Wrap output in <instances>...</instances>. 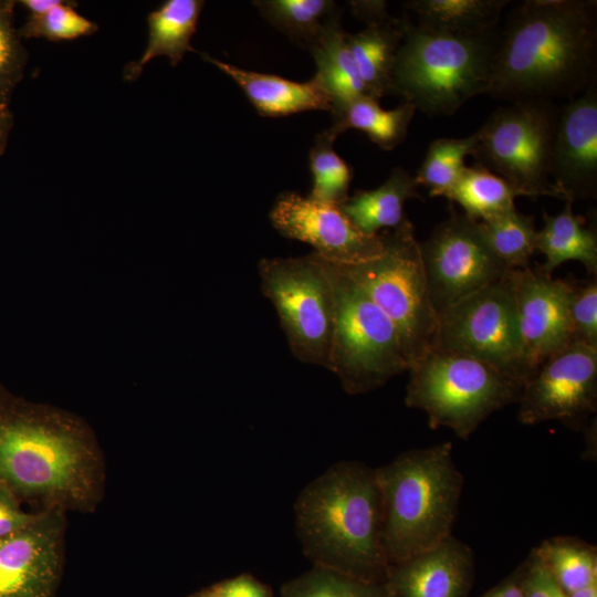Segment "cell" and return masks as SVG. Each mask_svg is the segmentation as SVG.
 Here are the masks:
<instances>
[{"label": "cell", "mask_w": 597, "mask_h": 597, "mask_svg": "<svg viewBox=\"0 0 597 597\" xmlns=\"http://www.w3.org/2000/svg\"><path fill=\"white\" fill-rule=\"evenodd\" d=\"M105 482L103 452L78 416L0 387V485L41 510L93 512Z\"/></svg>", "instance_id": "6da1fadb"}, {"label": "cell", "mask_w": 597, "mask_h": 597, "mask_svg": "<svg viewBox=\"0 0 597 597\" xmlns=\"http://www.w3.org/2000/svg\"><path fill=\"white\" fill-rule=\"evenodd\" d=\"M597 1L525 0L499 31L488 94L572 100L597 84Z\"/></svg>", "instance_id": "7a4b0ae2"}, {"label": "cell", "mask_w": 597, "mask_h": 597, "mask_svg": "<svg viewBox=\"0 0 597 597\" xmlns=\"http://www.w3.org/2000/svg\"><path fill=\"white\" fill-rule=\"evenodd\" d=\"M294 513L302 549L315 567L369 583L386 578L375 468L356 461L333 464L300 492Z\"/></svg>", "instance_id": "3957f363"}, {"label": "cell", "mask_w": 597, "mask_h": 597, "mask_svg": "<svg viewBox=\"0 0 597 597\" xmlns=\"http://www.w3.org/2000/svg\"><path fill=\"white\" fill-rule=\"evenodd\" d=\"M375 469L388 565L429 551L452 535L464 479L451 442L404 451Z\"/></svg>", "instance_id": "277c9868"}, {"label": "cell", "mask_w": 597, "mask_h": 597, "mask_svg": "<svg viewBox=\"0 0 597 597\" xmlns=\"http://www.w3.org/2000/svg\"><path fill=\"white\" fill-rule=\"evenodd\" d=\"M498 40L499 31L453 36L407 19L389 93L430 116L452 115L470 98L488 94Z\"/></svg>", "instance_id": "5b68a950"}, {"label": "cell", "mask_w": 597, "mask_h": 597, "mask_svg": "<svg viewBox=\"0 0 597 597\" xmlns=\"http://www.w3.org/2000/svg\"><path fill=\"white\" fill-rule=\"evenodd\" d=\"M406 406L426 412L431 429L468 440L493 412L519 402L523 385L462 353L432 349L409 368Z\"/></svg>", "instance_id": "8992f818"}, {"label": "cell", "mask_w": 597, "mask_h": 597, "mask_svg": "<svg viewBox=\"0 0 597 597\" xmlns=\"http://www.w3.org/2000/svg\"><path fill=\"white\" fill-rule=\"evenodd\" d=\"M322 261L334 295L327 369L338 377L347 394L370 392L408 370L397 331L341 265Z\"/></svg>", "instance_id": "52a82bcc"}, {"label": "cell", "mask_w": 597, "mask_h": 597, "mask_svg": "<svg viewBox=\"0 0 597 597\" xmlns=\"http://www.w3.org/2000/svg\"><path fill=\"white\" fill-rule=\"evenodd\" d=\"M383 253L342 266L394 324L409 368L433 349L439 315L432 304L420 245L406 218L381 234Z\"/></svg>", "instance_id": "ba28073f"}, {"label": "cell", "mask_w": 597, "mask_h": 597, "mask_svg": "<svg viewBox=\"0 0 597 597\" xmlns=\"http://www.w3.org/2000/svg\"><path fill=\"white\" fill-rule=\"evenodd\" d=\"M558 108L547 101L499 107L476 130V164L503 178L517 196L562 199L551 178Z\"/></svg>", "instance_id": "9c48e42d"}, {"label": "cell", "mask_w": 597, "mask_h": 597, "mask_svg": "<svg viewBox=\"0 0 597 597\" xmlns=\"http://www.w3.org/2000/svg\"><path fill=\"white\" fill-rule=\"evenodd\" d=\"M258 271L262 293L273 304L296 359L327 369L334 324V295L322 259L264 258Z\"/></svg>", "instance_id": "30bf717a"}, {"label": "cell", "mask_w": 597, "mask_h": 597, "mask_svg": "<svg viewBox=\"0 0 597 597\" xmlns=\"http://www.w3.org/2000/svg\"><path fill=\"white\" fill-rule=\"evenodd\" d=\"M433 349L475 357L524 386L532 374L524 358L507 273L439 314Z\"/></svg>", "instance_id": "8fae6325"}, {"label": "cell", "mask_w": 597, "mask_h": 597, "mask_svg": "<svg viewBox=\"0 0 597 597\" xmlns=\"http://www.w3.org/2000/svg\"><path fill=\"white\" fill-rule=\"evenodd\" d=\"M419 245L438 315L509 272L489 249L479 222L454 210Z\"/></svg>", "instance_id": "7c38bea8"}, {"label": "cell", "mask_w": 597, "mask_h": 597, "mask_svg": "<svg viewBox=\"0 0 597 597\" xmlns=\"http://www.w3.org/2000/svg\"><path fill=\"white\" fill-rule=\"evenodd\" d=\"M519 421L577 426L597 409V348L573 342L548 357L524 384Z\"/></svg>", "instance_id": "4fadbf2b"}, {"label": "cell", "mask_w": 597, "mask_h": 597, "mask_svg": "<svg viewBox=\"0 0 597 597\" xmlns=\"http://www.w3.org/2000/svg\"><path fill=\"white\" fill-rule=\"evenodd\" d=\"M270 220L283 237L314 248L322 259L342 266L378 258L384 251L381 234L362 232L339 206L286 191L275 200Z\"/></svg>", "instance_id": "5bb4252c"}, {"label": "cell", "mask_w": 597, "mask_h": 597, "mask_svg": "<svg viewBox=\"0 0 597 597\" xmlns=\"http://www.w3.org/2000/svg\"><path fill=\"white\" fill-rule=\"evenodd\" d=\"M65 512L38 511L0 538V597H55L63 568Z\"/></svg>", "instance_id": "9a60e30c"}, {"label": "cell", "mask_w": 597, "mask_h": 597, "mask_svg": "<svg viewBox=\"0 0 597 597\" xmlns=\"http://www.w3.org/2000/svg\"><path fill=\"white\" fill-rule=\"evenodd\" d=\"M525 363L532 374L552 355L573 343L568 315L569 281L553 279L541 269L511 270Z\"/></svg>", "instance_id": "2e32d148"}, {"label": "cell", "mask_w": 597, "mask_h": 597, "mask_svg": "<svg viewBox=\"0 0 597 597\" xmlns=\"http://www.w3.org/2000/svg\"><path fill=\"white\" fill-rule=\"evenodd\" d=\"M551 178L565 201L596 197L597 84L558 108Z\"/></svg>", "instance_id": "e0dca14e"}, {"label": "cell", "mask_w": 597, "mask_h": 597, "mask_svg": "<svg viewBox=\"0 0 597 597\" xmlns=\"http://www.w3.org/2000/svg\"><path fill=\"white\" fill-rule=\"evenodd\" d=\"M473 556L468 544L451 535L429 551L389 564L386 597H465Z\"/></svg>", "instance_id": "ac0fdd59"}, {"label": "cell", "mask_w": 597, "mask_h": 597, "mask_svg": "<svg viewBox=\"0 0 597 597\" xmlns=\"http://www.w3.org/2000/svg\"><path fill=\"white\" fill-rule=\"evenodd\" d=\"M201 56L231 77L262 116L332 111L331 97L315 76L308 82H294L273 74L243 70L206 53H201Z\"/></svg>", "instance_id": "d6986e66"}, {"label": "cell", "mask_w": 597, "mask_h": 597, "mask_svg": "<svg viewBox=\"0 0 597 597\" xmlns=\"http://www.w3.org/2000/svg\"><path fill=\"white\" fill-rule=\"evenodd\" d=\"M205 1L167 0L147 17L148 40L137 61L124 70V78L134 81L144 66L157 56H166L177 66L187 52H193L191 38L196 32Z\"/></svg>", "instance_id": "ffe728a7"}, {"label": "cell", "mask_w": 597, "mask_h": 597, "mask_svg": "<svg viewBox=\"0 0 597 597\" xmlns=\"http://www.w3.org/2000/svg\"><path fill=\"white\" fill-rule=\"evenodd\" d=\"M510 0H411L405 7L415 14L416 25L439 34L479 36L499 31Z\"/></svg>", "instance_id": "44dd1931"}, {"label": "cell", "mask_w": 597, "mask_h": 597, "mask_svg": "<svg viewBox=\"0 0 597 597\" xmlns=\"http://www.w3.org/2000/svg\"><path fill=\"white\" fill-rule=\"evenodd\" d=\"M407 19L389 17L366 24L357 33H346V41L367 93L379 98L390 90L397 52Z\"/></svg>", "instance_id": "7402d4cb"}, {"label": "cell", "mask_w": 597, "mask_h": 597, "mask_svg": "<svg viewBox=\"0 0 597 597\" xmlns=\"http://www.w3.org/2000/svg\"><path fill=\"white\" fill-rule=\"evenodd\" d=\"M573 201L566 200L557 214L543 213V228L536 234V250L545 261L540 268L551 274L568 261H578L589 274L597 273V237L583 216L573 211Z\"/></svg>", "instance_id": "603a6c76"}, {"label": "cell", "mask_w": 597, "mask_h": 597, "mask_svg": "<svg viewBox=\"0 0 597 597\" xmlns=\"http://www.w3.org/2000/svg\"><path fill=\"white\" fill-rule=\"evenodd\" d=\"M415 176L395 168L378 188L357 191L339 207L362 232L377 235L384 229H395L405 219L407 200L420 198Z\"/></svg>", "instance_id": "cb8c5ba5"}, {"label": "cell", "mask_w": 597, "mask_h": 597, "mask_svg": "<svg viewBox=\"0 0 597 597\" xmlns=\"http://www.w3.org/2000/svg\"><path fill=\"white\" fill-rule=\"evenodd\" d=\"M316 64L315 77L332 101V113L352 101L370 96L360 80L339 20L334 21L308 49Z\"/></svg>", "instance_id": "d4e9b609"}, {"label": "cell", "mask_w": 597, "mask_h": 597, "mask_svg": "<svg viewBox=\"0 0 597 597\" xmlns=\"http://www.w3.org/2000/svg\"><path fill=\"white\" fill-rule=\"evenodd\" d=\"M377 101L362 96L333 112V125L328 129L336 136L347 129H357L380 148L394 149L406 138L416 108L404 102L394 109H384Z\"/></svg>", "instance_id": "484cf974"}, {"label": "cell", "mask_w": 597, "mask_h": 597, "mask_svg": "<svg viewBox=\"0 0 597 597\" xmlns=\"http://www.w3.org/2000/svg\"><path fill=\"white\" fill-rule=\"evenodd\" d=\"M442 197L458 203L469 218L485 221L514 210L517 193L503 178L475 164L465 166Z\"/></svg>", "instance_id": "4316f807"}, {"label": "cell", "mask_w": 597, "mask_h": 597, "mask_svg": "<svg viewBox=\"0 0 597 597\" xmlns=\"http://www.w3.org/2000/svg\"><path fill=\"white\" fill-rule=\"evenodd\" d=\"M253 4L274 28L307 49L341 18L337 3L331 0H260Z\"/></svg>", "instance_id": "83f0119b"}, {"label": "cell", "mask_w": 597, "mask_h": 597, "mask_svg": "<svg viewBox=\"0 0 597 597\" xmlns=\"http://www.w3.org/2000/svg\"><path fill=\"white\" fill-rule=\"evenodd\" d=\"M533 552L567 595L597 583L596 546L578 537L546 538Z\"/></svg>", "instance_id": "f1b7e54d"}, {"label": "cell", "mask_w": 597, "mask_h": 597, "mask_svg": "<svg viewBox=\"0 0 597 597\" xmlns=\"http://www.w3.org/2000/svg\"><path fill=\"white\" fill-rule=\"evenodd\" d=\"M478 222L489 249L507 271L530 268L537 234L533 217L514 209Z\"/></svg>", "instance_id": "f546056e"}, {"label": "cell", "mask_w": 597, "mask_h": 597, "mask_svg": "<svg viewBox=\"0 0 597 597\" xmlns=\"http://www.w3.org/2000/svg\"><path fill=\"white\" fill-rule=\"evenodd\" d=\"M478 143L476 132L463 138H438L426 153L415 179L429 189V196L442 195L457 181L464 169V160L473 156Z\"/></svg>", "instance_id": "4dcf8cb0"}, {"label": "cell", "mask_w": 597, "mask_h": 597, "mask_svg": "<svg viewBox=\"0 0 597 597\" xmlns=\"http://www.w3.org/2000/svg\"><path fill=\"white\" fill-rule=\"evenodd\" d=\"M336 135L328 128L317 135L310 151L312 189L310 197L336 206L348 199L352 171L334 149Z\"/></svg>", "instance_id": "1f68e13d"}, {"label": "cell", "mask_w": 597, "mask_h": 597, "mask_svg": "<svg viewBox=\"0 0 597 597\" xmlns=\"http://www.w3.org/2000/svg\"><path fill=\"white\" fill-rule=\"evenodd\" d=\"M282 597H386V591L384 584L314 567L284 585Z\"/></svg>", "instance_id": "d6a6232c"}, {"label": "cell", "mask_w": 597, "mask_h": 597, "mask_svg": "<svg viewBox=\"0 0 597 597\" xmlns=\"http://www.w3.org/2000/svg\"><path fill=\"white\" fill-rule=\"evenodd\" d=\"M73 1H61L51 10L29 15L21 29V38H43L49 41H71L91 35L97 31V24L75 10Z\"/></svg>", "instance_id": "836d02e7"}, {"label": "cell", "mask_w": 597, "mask_h": 597, "mask_svg": "<svg viewBox=\"0 0 597 597\" xmlns=\"http://www.w3.org/2000/svg\"><path fill=\"white\" fill-rule=\"evenodd\" d=\"M15 1L0 0V104L8 105L27 65V51L13 25Z\"/></svg>", "instance_id": "e575fe53"}, {"label": "cell", "mask_w": 597, "mask_h": 597, "mask_svg": "<svg viewBox=\"0 0 597 597\" xmlns=\"http://www.w3.org/2000/svg\"><path fill=\"white\" fill-rule=\"evenodd\" d=\"M568 315L573 341L597 348V281H569Z\"/></svg>", "instance_id": "d590c367"}, {"label": "cell", "mask_w": 597, "mask_h": 597, "mask_svg": "<svg viewBox=\"0 0 597 597\" xmlns=\"http://www.w3.org/2000/svg\"><path fill=\"white\" fill-rule=\"evenodd\" d=\"M521 584L524 597H567L533 551L523 566Z\"/></svg>", "instance_id": "8d00e7d4"}, {"label": "cell", "mask_w": 597, "mask_h": 597, "mask_svg": "<svg viewBox=\"0 0 597 597\" xmlns=\"http://www.w3.org/2000/svg\"><path fill=\"white\" fill-rule=\"evenodd\" d=\"M36 514L23 511L21 501L9 489L0 485V538L24 527Z\"/></svg>", "instance_id": "74e56055"}, {"label": "cell", "mask_w": 597, "mask_h": 597, "mask_svg": "<svg viewBox=\"0 0 597 597\" xmlns=\"http://www.w3.org/2000/svg\"><path fill=\"white\" fill-rule=\"evenodd\" d=\"M218 597H271L268 588L249 575H241L212 587Z\"/></svg>", "instance_id": "f35d334b"}, {"label": "cell", "mask_w": 597, "mask_h": 597, "mask_svg": "<svg viewBox=\"0 0 597 597\" xmlns=\"http://www.w3.org/2000/svg\"><path fill=\"white\" fill-rule=\"evenodd\" d=\"M352 7L354 13L366 24L390 17L385 1H353Z\"/></svg>", "instance_id": "ab89813d"}, {"label": "cell", "mask_w": 597, "mask_h": 597, "mask_svg": "<svg viewBox=\"0 0 597 597\" xmlns=\"http://www.w3.org/2000/svg\"><path fill=\"white\" fill-rule=\"evenodd\" d=\"M12 124L13 117L9 106L0 104V155L6 149Z\"/></svg>", "instance_id": "60d3db41"}, {"label": "cell", "mask_w": 597, "mask_h": 597, "mask_svg": "<svg viewBox=\"0 0 597 597\" xmlns=\"http://www.w3.org/2000/svg\"><path fill=\"white\" fill-rule=\"evenodd\" d=\"M521 579L522 573L520 579L507 582L483 597H524Z\"/></svg>", "instance_id": "b9f144b4"}, {"label": "cell", "mask_w": 597, "mask_h": 597, "mask_svg": "<svg viewBox=\"0 0 597 597\" xmlns=\"http://www.w3.org/2000/svg\"><path fill=\"white\" fill-rule=\"evenodd\" d=\"M62 0H22L19 1L30 13V15L42 14L55 6H57Z\"/></svg>", "instance_id": "7bdbcfd3"}, {"label": "cell", "mask_w": 597, "mask_h": 597, "mask_svg": "<svg viewBox=\"0 0 597 597\" xmlns=\"http://www.w3.org/2000/svg\"><path fill=\"white\" fill-rule=\"evenodd\" d=\"M567 597H597V583L570 593Z\"/></svg>", "instance_id": "ee69618b"}, {"label": "cell", "mask_w": 597, "mask_h": 597, "mask_svg": "<svg viewBox=\"0 0 597 597\" xmlns=\"http://www.w3.org/2000/svg\"><path fill=\"white\" fill-rule=\"evenodd\" d=\"M192 597H218L212 588L193 595Z\"/></svg>", "instance_id": "f6af8a7d"}]
</instances>
